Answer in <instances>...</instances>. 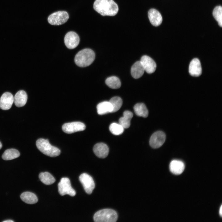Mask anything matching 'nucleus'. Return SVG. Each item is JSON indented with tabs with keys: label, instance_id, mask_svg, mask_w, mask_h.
Segmentation results:
<instances>
[{
	"label": "nucleus",
	"instance_id": "obj_17",
	"mask_svg": "<svg viewBox=\"0 0 222 222\" xmlns=\"http://www.w3.org/2000/svg\"><path fill=\"white\" fill-rule=\"evenodd\" d=\"M27 99V96L26 92L24 90H20L15 95L14 102L17 107H21L26 104Z\"/></svg>",
	"mask_w": 222,
	"mask_h": 222
},
{
	"label": "nucleus",
	"instance_id": "obj_5",
	"mask_svg": "<svg viewBox=\"0 0 222 222\" xmlns=\"http://www.w3.org/2000/svg\"><path fill=\"white\" fill-rule=\"evenodd\" d=\"M69 18L68 13L64 11H60L54 12L48 18V23L54 25H59L66 22Z\"/></svg>",
	"mask_w": 222,
	"mask_h": 222
},
{
	"label": "nucleus",
	"instance_id": "obj_22",
	"mask_svg": "<svg viewBox=\"0 0 222 222\" xmlns=\"http://www.w3.org/2000/svg\"><path fill=\"white\" fill-rule=\"evenodd\" d=\"M20 198L24 202L30 204L36 203L38 200L37 197L35 194L28 191L22 193L20 195Z\"/></svg>",
	"mask_w": 222,
	"mask_h": 222
},
{
	"label": "nucleus",
	"instance_id": "obj_28",
	"mask_svg": "<svg viewBox=\"0 0 222 222\" xmlns=\"http://www.w3.org/2000/svg\"><path fill=\"white\" fill-rule=\"evenodd\" d=\"M212 14L215 19L218 22L220 27H222V7L219 6L216 7L214 9Z\"/></svg>",
	"mask_w": 222,
	"mask_h": 222
},
{
	"label": "nucleus",
	"instance_id": "obj_20",
	"mask_svg": "<svg viewBox=\"0 0 222 222\" xmlns=\"http://www.w3.org/2000/svg\"><path fill=\"white\" fill-rule=\"evenodd\" d=\"M133 117V114L128 110L125 111L123 116L119 120V123L125 129L129 127L130 125V121Z\"/></svg>",
	"mask_w": 222,
	"mask_h": 222
},
{
	"label": "nucleus",
	"instance_id": "obj_14",
	"mask_svg": "<svg viewBox=\"0 0 222 222\" xmlns=\"http://www.w3.org/2000/svg\"><path fill=\"white\" fill-rule=\"evenodd\" d=\"M189 72L190 74L193 76L198 77L201 75V66L198 59L194 58L191 61L189 66Z\"/></svg>",
	"mask_w": 222,
	"mask_h": 222
},
{
	"label": "nucleus",
	"instance_id": "obj_12",
	"mask_svg": "<svg viewBox=\"0 0 222 222\" xmlns=\"http://www.w3.org/2000/svg\"><path fill=\"white\" fill-rule=\"evenodd\" d=\"M14 102V97L12 94L8 92L4 93L0 99V108L2 110L10 109Z\"/></svg>",
	"mask_w": 222,
	"mask_h": 222
},
{
	"label": "nucleus",
	"instance_id": "obj_23",
	"mask_svg": "<svg viewBox=\"0 0 222 222\" xmlns=\"http://www.w3.org/2000/svg\"><path fill=\"white\" fill-rule=\"evenodd\" d=\"M20 155V153L17 150L10 149L5 151L2 155V158L4 160H10L18 157Z\"/></svg>",
	"mask_w": 222,
	"mask_h": 222
},
{
	"label": "nucleus",
	"instance_id": "obj_18",
	"mask_svg": "<svg viewBox=\"0 0 222 222\" xmlns=\"http://www.w3.org/2000/svg\"><path fill=\"white\" fill-rule=\"evenodd\" d=\"M145 70L140 61L136 62L132 66L131 73L132 76L135 79L141 77L143 74Z\"/></svg>",
	"mask_w": 222,
	"mask_h": 222
},
{
	"label": "nucleus",
	"instance_id": "obj_9",
	"mask_svg": "<svg viewBox=\"0 0 222 222\" xmlns=\"http://www.w3.org/2000/svg\"><path fill=\"white\" fill-rule=\"evenodd\" d=\"M166 139V135L162 131L154 133L151 136L150 141V146L154 148L161 147L164 143Z\"/></svg>",
	"mask_w": 222,
	"mask_h": 222
},
{
	"label": "nucleus",
	"instance_id": "obj_29",
	"mask_svg": "<svg viewBox=\"0 0 222 222\" xmlns=\"http://www.w3.org/2000/svg\"><path fill=\"white\" fill-rule=\"evenodd\" d=\"M219 214H220V216L221 217H222V205L221 206L220 208Z\"/></svg>",
	"mask_w": 222,
	"mask_h": 222
},
{
	"label": "nucleus",
	"instance_id": "obj_7",
	"mask_svg": "<svg viewBox=\"0 0 222 222\" xmlns=\"http://www.w3.org/2000/svg\"><path fill=\"white\" fill-rule=\"evenodd\" d=\"M79 180L86 192L91 194L95 188V183L92 177L87 173H84L79 176Z\"/></svg>",
	"mask_w": 222,
	"mask_h": 222
},
{
	"label": "nucleus",
	"instance_id": "obj_26",
	"mask_svg": "<svg viewBox=\"0 0 222 222\" xmlns=\"http://www.w3.org/2000/svg\"><path fill=\"white\" fill-rule=\"evenodd\" d=\"M111 104L113 108L112 112H115L121 108L122 101L121 99L118 97H114L111 98L109 101Z\"/></svg>",
	"mask_w": 222,
	"mask_h": 222
},
{
	"label": "nucleus",
	"instance_id": "obj_8",
	"mask_svg": "<svg viewBox=\"0 0 222 222\" xmlns=\"http://www.w3.org/2000/svg\"><path fill=\"white\" fill-rule=\"evenodd\" d=\"M85 125L79 121H75L64 124L62 126L63 131L67 134H71L84 130Z\"/></svg>",
	"mask_w": 222,
	"mask_h": 222
},
{
	"label": "nucleus",
	"instance_id": "obj_15",
	"mask_svg": "<svg viewBox=\"0 0 222 222\" xmlns=\"http://www.w3.org/2000/svg\"><path fill=\"white\" fill-rule=\"evenodd\" d=\"M148 16L150 23L154 26H159L162 22V18L161 14L154 9H151L149 10Z\"/></svg>",
	"mask_w": 222,
	"mask_h": 222
},
{
	"label": "nucleus",
	"instance_id": "obj_30",
	"mask_svg": "<svg viewBox=\"0 0 222 222\" xmlns=\"http://www.w3.org/2000/svg\"><path fill=\"white\" fill-rule=\"evenodd\" d=\"M4 222H13L14 221L11 220H8L3 221Z\"/></svg>",
	"mask_w": 222,
	"mask_h": 222
},
{
	"label": "nucleus",
	"instance_id": "obj_2",
	"mask_svg": "<svg viewBox=\"0 0 222 222\" xmlns=\"http://www.w3.org/2000/svg\"><path fill=\"white\" fill-rule=\"evenodd\" d=\"M95 58V54L93 50L86 48L83 49L76 55L75 57L76 64L80 67H85L90 65Z\"/></svg>",
	"mask_w": 222,
	"mask_h": 222
},
{
	"label": "nucleus",
	"instance_id": "obj_3",
	"mask_svg": "<svg viewBox=\"0 0 222 222\" xmlns=\"http://www.w3.org/2000/svg\"><path fill=\"white\" fill-rule=\"evenodd\" d=\"M36 144L38 149L47 156L56 157L59 155L60 153V150L57 148L52 146L47 139L39 138L37 140Z\"/></svg>",
	"mask_w": 222,
	"mask_h": 222
},
{
	"label": "nucleus",
	"instance_id": "obj_27",
	"mask_svg": "<svg viewBox=\"0 0 222 222\" xmlns=\"http://www.w3.org/2000/svg\"><path fill=\"white\" fill-rule=\"evenodd\" d=\"M124 128L119 124L113 123L109 126V130L114 135H119L124 132Z\"/></svg>",
	"mask_w": 222,
	"mask_h": 222
},
{
	"label": "nucleus",
	"instance_id": "obj_19",
	"mask_svg": "<svg viewBox=\"0 0 222 222\" xmlns=\"http://www.w3.org/2000/svg\"><path fill=\"white\" fill-rule=\"evenodd\" d=\"M97 113L100 115L112 113L113 108L109 101H105L99 103L97 106Z\"/></svg>",
	"mask_w": 222,
	"mask_h": 222
},
{
	"label": "nucleus",
	"instance_id": "obj_4",
	"mask_svg": "<svg viewBox=\"0 0 222 222\" xmlns=\"http://www.w3.org/2000/svg\"><path fill=\"white\" fill-rule=\"evenodd\" d=\"M116 212L110 209L101 210L94 215L93 219L96 222H115L117 219Z\"/></svg>",
	"mask_w": 222,
	"mask_h": 222
},
{
	"label": "nucleus",
	"instance_id": "obj_1",
	"mask_svg": "<svg viewBox=\"0 0 222 222\" xmlns=\"http://www.w3.org/2000/svg\"><path fill=\"white\" fill-rule=\"evenodd\" d=\"M94 9L103 16H113L118 11L117 4L113 0H96L93 4Z\"/></svg>",
	"mask_w": 222,
	"mask_h": 222
},
{
	"label": "nucleus",
	"instance_id": "obj_31",
	"mask_svg": "<svg viewBox=\"0 0 222 222\" xmlns=\"http://www.w3.org/2000/svg\"><path fill=\"white\" fill-rule=\"evenodd\" d=\"M2 145L1 143L0 142V149L2 148Z\"/></svg>",
	"mask_w": 222,
	"mask_h": 222
},
{
	"label": "nucleus",
	"instance_id": "obj_11",
	"mask_svg": "<svg viewBox=\"0 0 222 222\" xmlns=\"http://www.w3.org/2000/svg\"><path fill=\"white\" fill-rule=\"evenodd\" d=\"M140 61L145 71L149 74L153 73L156 68V64L155 61L150 57L146 56H143Z\"/></svg>",
	"mask_w": 222,
	"mask_h": 222
},
{
	"label": "nucleus",
	"instance_id": "obj_10",
	"mask_svg": "<svg viewBox=\"0 0 222 222\" xmlns=\"http://www.w3.org/2000/svg\"><path fill=\"white\" fill-rule=\"evenodd\" d=\"M64 41L66 46L68 48L72 49L76 47L79 44L80 38L76 32L70 31L65 35Z\"/></svg>",
	"mask_w": 222,
	"mask_h": 222
},
{
	"label": "nucleus",
	"instance_id": "obj_16",
	"mask_svg": "<svg viewBox=\"0 0 222 222\" xmlns=\"http://www.w3.org/2000/svg\"><path fill=\"white\" fill-rule=\"evenodd\" d=\"M185 168V165L182 161L174 160L171 162L169 165V169L171 172L175 175H179L182 174Z\"/></svg>",
	"mask_w": 222,
	"mask_h": 222
},
{
	"label": "nucleus",
	"instance_id": "obj_21",
	"mask_svg": "<svg viewBox=\"0 0 222 222\" xmlns=\"http://www.w3.org/2000/svg\"><path fill=\"white\" fill-rule=\"evenodd\" d=\"M134 109L135 114L138 116L146 117L148 115V110L143 103H138L135 104Z\"/></svg>",
	"mask_w": 222,
	"mask_h": 222
},
{
	"label": "nucleus",
	"instance_id": "obj_6",
	"mask_svg": "<svg viewBox=\"0 0 222 222\" xmlns=\"http://www.w3.org/2000/svg\"><path fill=\"white\" fill-rule=\"evenodd\" d=\"M58 186L59 192L62 196L68 194L73 196L76 195V192L72 187L70 180L68 178H61Z\"/></svg>",
	"mask_w": 222,
	"mask_h": 222
},
{
	"label": "nucleus",
	"instance_id": "obj_24",
	"mask_svg": "<svg viewBox=\"0 0 222 222\" xmlns=\"http://www.w3.org/2000/svg\"><path fill=\"white\" fill-rule=\"evenodd\" d=\"M39 177L43 183L47 185L51 184L56 181L53 176L51 174L47 172L40 173Z\"/></svg>",
	"mask_w": 222,
	"mask_h": 222
},
{
	"label": "nucleus",
	"instance_id": "obj_25",
	"mask_svg": "<svg viewBox=\"0 0 222 222\" xmlns=\"http://www.w3.org/2000/svg\"><path fill=\"white\" fill-rule=\"evenodd\" d=\"M105 82L108 86L113 89L119 88L121 85L119 79L115 76H112L107 78Z\"/></svg>",
	"mask_w": 222,
	"mask_h": 222
},
{
	"label": "nucleus",
	"instance_id": "obj_13",
	"mask_svg": "<svg viewBox=\"0 0 222 222\" xmlns=\"http://www.w3.org/2000/svg\"><path fill=\"white\" fill-rule=\"evenodd\" d=\"M93 150L95 154L98 157L104 158L108 156L109 152V148L105 144L99 143L94 146Z\"/></svg>",
	"mask_w": 222,
	"mask_h": 222
}]
</instances>
